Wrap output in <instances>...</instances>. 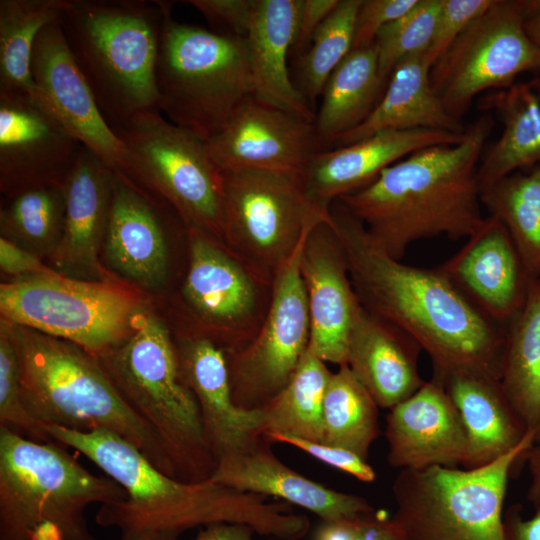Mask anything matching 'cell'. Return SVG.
<instances>
[{"label": "cell", "instance_id": "obj_1", "mask_svg": "<svg viewBox=\"0 0 540 540\" xmlns=\"http://www.w3.org/2000/svg\"><path fill=\"white\" fill-rule=\"evenodd\" d=\"M330 223L343 247L361 305L392 323L426 351L433 371L500 379L504 326L486 315L440 267L392 258L339 201Z\"/></svg>", "mask_w": 540, "mask_h": 540}, {"label": "cell", "instance_id": "obj_2", "mask_svg": "<svg viewBox=\"0 0 540 540\" xmlns=\"http://www.w3.org/2000/svg\"><path fill=\"white\" fill-rule=\"evenodd\" d=\"M49 437L84 455L124 488L123 500L101 505L95 521L114 527L120 540H177L184 532L219 523L241 524L256 534L301 540L310 521L290 504L243 492L212 478L185 482L159 470L136 446L107 430L80 432L43 426Z\"/></svg>", "mask_w": 540, "mask_h": 540}, {"label": "cell", "instance_id": "obj_3", "mask_svg": "<svg viewBox=\"0 0 540 540\" xmlns=\"http://www.w3.org/2000/svg\"><path fill=\"white\" fill-rule=\"evenodd\" d=\"M493 126V117L485 113L466 127L459 143L416 151L336 201L396 260L422 239H468L486 219L478 168Z\"/></svg>", "mask_w": 540, "mask_h": 540}, {"label": "cell", "instance_id": "obj_4", "mask_svg": "<svg viewBox=\"0 0 540 540\" xmlns=\"http://www.w3.org/2000/svg\"><path fill=\"white\" fill-rule=\"evenodd\" d=\"M1 325L16 351L23 403L40 425L111 431L176 478L158 437L127 405L96 356L4 320Z\"/></svg>", "mask_w": 540, "mask_h": 540}, {"label": "cell", "instance_id": "obj_5", "mask_svg": "<svg viewBox=\"0 0 540 540\" xmlns=\"http://www.w3.org/2000/svg\"><path fill=\"white\" fill-rule=\"evenodd\" d=\"M167 1L64 0L60 25L114 130L159 110L155 66Z\"/></svg>", "mask_w": 540, "mask_h": 540}, {"label": "cell", "instance_id": "obj_6", "mask_svg": "<svg viewBox=\"0 0 540 540\" xmlns=\"http://www.w3.org/2000/svg\"><path fill=\"white\" fill-rule=\"evenodd\" d=\"M64 447L0 426V540H95L88 507L127 497L116 481L89 472Z\"/></svg>", "mask_w": 540, "mask_h": 540}, {"label": "cell", "instance_id": "obj_7", "mask_svg": "<svg viewBox=\"0 0 540 540\" xmlns=\"http://www.w3.org/2000/svg\"><path fill=\"white\" fill-rule=\"evenodd\" d=\"M97 358L127 405L158 437L176 479L212 478L216 464L199 406L165 325L142 313L130 337Z\"/></svg>", "mask_w": 540, "mask_h": 540}, {"label": "cell", "instance_id": "obj_8", "mask_svg": "<svg viewBox=\"0 0 540 540\" xmlns=\"http://www.w3.org/2000/svg\"><path fill=\"white\" fill-rule=\"evenodd\" d=\"M159 110L172 123L208 141L253 97L243 37L183 24L166 9L155 66Z\"/></svg>", "mask_w": 540, "mask_h": 540}, {"label": "cell", "instance_id": "obj_9", "mask_svg": "<svg viewBox=\"0 0 540 540\" xmlns=\"http://www.w3.org/2000/svg\"><path fill=\"white\" fill-rule=\"evenodd\" d=\"M534 444L475 469H401L392 484L397 540H505L508 480Z\"/></svg>", "mask_w": 540, "mask_h": 540}, {"label": "cell", "instance_id": "obj_10", "mask_svg": "<svg viewBox=\"0 0 540 540\" xmlns=\"http://www.w3.org/2000/svg\"><path fill=\"white\" fill-rule=\"evenodd\" d=\"M1 320L71 342L96 357L123 344L140 317L129 293L54 270L0 286Z\"/></svg>", "mask_w": 540, "mask_h": 540}, {"label": "cell", "instance_id": "obj_11", "mask_svg": "<svg viewBox=\"0 0 540 540\" xmlns=\"http://www.w3.org/2000/svg\"><path fill=\"white\" fill-rule=\"evenodd\" d=\"M114 132L127 154V174L164 198L188 227L223 240V173L207 141L157 110Z\"/></svg>", "mask_w": 540, "mask_h": 540}, {"label": "cell", "instance_id": "obj_12", "mask_svg": "<svg viewBox=\"0 0 540 540\" xmlns=\"http://www.w3.org/2000/svg\"><path fill=\"white\" fill-rule=\"evenodd\" d=\"M223 240L250 265L273 279L317 223L299 172L224 170Z\"/></svg>", "mask_w": 540, "mask_h": 540}, {"label": "cell", "instance_id": "obj_13", "mask_svg": "<svg viewBox=\"0 0 540 540\" xmlns=\"http://www.w3.org/2000/svg\"><path fill=\"white\" fill-rule=\"evenodd\" d=\"M540 72V49L525 30L517 0H492L430 68V82L450 115L461 120L482 93Z\"/></svg>", "mask_w": 540, "mask_h": 540}, {"label": "cell", "instance_id": "obj_14", "mask_svg": "<svg viewBox=\"0 0 540 540\" xmlns=\"http://www.w3.org/2000/svg\"><path fill=\"white\" fill-rule=\"evenodd\" d=\"M188 269L183 297L203 324L206 338L225 354L246 346L266 316L273 279L250 265L218 238L189 227Z\"/></svg>", "mask_w": 540, "mask_h": 540}, {"label": "cell", "instance_id": "obj_15", "mask_svg": "<svg viewBox=\"0 0 540 540\" xmlns=\"http://www.w3.org/2000/svg\"><path fill=\"white\" fill-rule=\"evenodd\" d=\"M309 231L276 270L269 307L255 337L243 348L225 354L232 399L242 409H262L270 402L308 349L310 317L300 257Z\"/></svg>", "mask_w": 540, "mask_h": 540}, {"label": "cell", "instance_id": "obj_16", "mask_svg": "<svg viewBox=\"0 0 540 540\" xmlns=\"http://www.w3.org/2000/svg\"><path fill=\"white\" fill-rule=\"evenodd\" d=\"M83 147L35 98L0 94V183L7 197L63 185Z\"/></svg>", "mask_w": 540, "mask_h": 540}, {"label": "cell", "instance_id": "obj_17", "mask_svg": "<svg viewBox=\"0 0 540 540\" xmlns=\"http://www.w3.org/2000/svg\"><path fill=\"white\" fill-rule=\"evenodd\" d=\"M31 74L34 98L84 147L113 169L127 172L125 148L102 116L59 21L39 33L32 53Z\"/></svg>", "mask_w": 540, "mask_h": 540}, {"label": "cell", "instance_id": "obj_18", "mask_svg": "<svg viewBox=\"0 0 540 540\" xmlns=\"http://www.w3.org/2000/svg\"><path fill=\"white\" fill-rule=\"evenodd\" d=\"M464 135L433 129L385 130L314 153L299 172L311 216L329 221L330 208L340 197L371 184L408 155L434 145L457 144Z\"/></svg>", "mask_w": 540, "mask_h": 540}, {"label": "cell", "instance_id": "obj_19", "mask_svg": "<svg viewBox=\"0 0 540 540\" xmlns=\"http://www.w3.org/2000/svg\"><path fill=\"white\" fill-rule=\"evenodd\" d=\"M300 272L310 317L308 348L326 363L346 364L351 333L363 306L330 221L319 222L309 231L301 252Z\"/></svg>", "mask_w": 540, "mask_h": 540}, {"label": "cell", "instance_id": "obj_20", "mask_svg": "<svg viewBox=\"0 0 540 540\" xmlns=\"http://www.w3.org/2000/svg\"><path fill=\"white\" fill-rule=\"evenodd\" d=\"M222 171L300 172L322 147L313 122L250 97L207 141Z\"/></svg>", "mask_w": 540, "mask_h": 540}, {"label": "cell", "instance_id": "obj_21", "mask_svg": "<svg viewBox=\"0 0 540 540\" xmlns=\"http://www.w3.org/2000/svg\"><path fill=\"white\" fill-rule=\"evenodd\" d=\"M176 348L183 377L197 400L216 466L262 442L264 413L234 403L225 352L206 338L192 336L181 338Z\"/></svg>", "mask_w": 540, "mask_h": 540}, {"label": "cell", "instance_id": "obj_22", "mask_svg": "<svg viewBox=\"0 0 540 540\" xmlns=\"http://www.w3.org/2000/svg\"><path fill=\"white\" fill-rule=\"evenodd\" d=\"M389 465L401 469L458 468L467 452L460 414L442 379L433 374L386 417Z\"/></svg>", "mask_w": 540, "mask_h": 540}, {"label": "cell", "instance_id": "obj_23", "mask_svg": "<svg viewBox=\"0 0 540 540\" xmlns=\"http://www.w3.org/2000/svg\"><path fill=\"white\" fill-rule=\"evenodd\" d=\"M439 267L476 306L502 326L523 305L532 279L505 226L492 215Z\"/></svg>", "mask_w": 540, "mask_h": 540}, {"label": "cell", "instance_id": "obj_24", "mask_svg": "<svg viewBox=\"0 0 540 540\" xmlns=\"http://www.w3.org/2000/svg\"><path fill=\"white\" fill-rule=\"evenodd\" d=\"M165 228L158 203L129 174L116 170L104 238L110 264L142 286L160 285L168 270Z\"/></svg>", "mask_w": 540, "mask_h": 540}, {"label": "cell", "instance_id": "obj_25", "mask_svg": "<svg viewBox=\"0 0 540 540\" xmlns=\"http://www.w3.org/2000/svg\"><path fill=\"white\" fill-rule=\"evenodd\" d=\"M266 439L252 449L217 464L212 479L237 490L277 498L318 516L338 521L371 513L364 498L315 482L284 464Z\"/></svg>", "mask_w": 540, "mask_h": 540}, {"label": "cell", "instance_id": "obj_26", "mask_svg": "<svg viewBox=\"0 0 540 540\" xmlns=\"http://www.w3.org/2000/svg\"><path fill=\"white\" fill-rule=\"evenodd\" d=\"M116 169L83 147L64 183L65 219L62 236L51 255L60 270L100 274L99 244L104 242Z\"/></svg>", "mask_w": 540, "mask_h": 540}, {"label": "cell", "instance_id": "obj_27", "mask_svg": "<svg viewBox=\"0 0 540 540\" xmlns=\"http://www.w3.org/2000/svg\"><path fill=\"white\" fill-rule=\"evenodd\" d=\"M420 344L364 307L349 340L346 364L379 408L392 409L422 387Z\"/></svg>", "mask_w": 540, "mask_h": 540}, {"label": "cell", "instance_id": "obj_28", "mask_svg": "<svg viewBox=\"0 0 540 540\" xmlns=\"http://www.w3.org/2000/svg\"><path fill=\"white\" fill-rule=\"evenodd\" d=\"M467 435L464 469L486 466L534 439L507 399L500 381L471 373H439Z\"/></svg>", "mask_w": 540, "mask_h": 540}, {"label": "cell", "instance_id": "obj_29", "mask_svg": "<svg viewBox=\"0 0 540 540\" xmlns=\"http://www.w3.org/2000/svg\"><path fill=\"white\" fill-rule=\"evenodd\" d=\"M299 0H254L244 37L253 97L310 122L316 113L293 82L287 67Z\"/></svg>", "mask_w": 540, "mask_h": 540}, {"label": "cell", "instance_id": "obj_30", "mask_svg": "<svg viewBox=\"0 0 540 540\" xmlns=\"http://www.w3.org/2000/svg\"><path fill=\"white\" fill-rule=\"evenodd\" d=\"M478 107L502 124L499 138L480 160V191L511 173L540 170V72L485 93Z\"/></svg>", "mask_w": 540, "mask_h": 540}, {"label": "cell", "instance_id": "obj_31", "mask_svg": "<svg viewBox=\"0 0 540 540\" xmlns=\"http://www.w3.org/2000/svg\"><path fill=\"white\" fill-rule=\"evenodd\" d=\"M433 129L463 134L461 120L448 113L430 82L424 53L402 60L392 71L386 89L369 117L339 136L334 148L347 146L385 130Z\"/></svg>", "mask_w": 540, "mask_h": 540}, {"label": "cell", "instance_id": "obj_32", "mask_svg": "<svg viewBox=\"0 0 540 540\" xmlns=\"http://www.w3.org/2000/svg\"><path fill=\"white\" fill-rule=\"evenodd\" d=\"M500 384L535 444L540 443V277L504 325Z\"/></svg>", "mask_w": 540, "mask_h": 540}, {"label": "cell", "instance_id": "obj_33", "mask_svg": "<svg viewBox=\"0 0 540 540\" xmlns=\"http://www.w3.org/2000/svg\"><path fill=\"white\" fill-rule=\"evenodd\" d=\"M388 81L379 72L374 45L351 50L329 76L314 126L322 150L362 124L381 100Z\"/></svg>", "mask_w": 540, "mask_h": 540}, {"label": "cell", "instance_id": "obj_34", "mask_svg": "<svg viewBox=\"0 0 540 540\" xmlns=\"http://www.w3.org/2000/svg\"><path fill=\"white\" fill-rule=\"evenodd\" d=\"M64 0L0 1V94L34 98L33 48L39 33L58 22Z\"/></svg>", "mask_w": 540, "mask_h": 540}, {"label": "cell", "instance_id": "obj_35", "mask_svg": "<svg viewBox=\"0 0 540 540\" xmlns=\"http://www.w3.org/2000/svg\"><path fill=\"white\" fill-rule=\"evenodd\" d=\"M378 405L347 364L332 372L326 387L322 442L367 460L379 435Z\"/></svg>", "mask_w": 540, "mask_h": 540}, {"label": "cell", "instance_id": "obj_36", "mask_svg": "<svg viewBox=\"0 0 540 540\" xmlns=\"http://www.w3.org/2000/svg\"><path fill=\"white\" fill-rule=\"evenodd\" d=\"M326 364L307 349L286 385L262 408L265 433L322 441L323 401L332 373Z\"/></svg>", "mask_w": 540, "mask_h": 540}, {"label": "cell", "instance_id": "obj_37", "mask_svg": "<svg viewBox=\"0 0 540 540\" xmlns=\"http://www.w3.org/2000/svg\"><path fill=\"white\" fill-rule=\"evenodd\" d=\"M509 233L530 278L540 277V170L511 173L481 192Z\"/></svg>", "mask_w": 540, "mask_h": 540}, {"label": "cell", "instance_id": "obj_38", "mask_svg": "<svg viewBox=\"0 0 540 540\" xmlns=\"http://www.w3.org/2000/svg\"><path fill=\"white\" fill-rule=\"evenodd\" d=\"M2 207V236L37 255H52L65 219L63 185L33 187L9 196Z\"/></svg>", "mask_w": 540, "mask_h": 540}, {"label": "cell", "instance_id": "obj_39", "mask_svg": "<svg viewBox=\"0 0 540 540\" xmlns=\"http://www.w3.org/2000/svg\"><path fill=\"white\" fill-rule=\"evenodd\" d=\"M362 0H339L297 59L296 87L314 111L316 100L337 66L352 50L355 20Z\"/></svg>", "mask_w": 540, "mask_h": 540}, {"label": "cell", "instance_id": "obj_40", "mask_svg": "<svg viewBox=\"0 0 540 540\" xmlns=\"http://www.w3.org/2000/svg\"><path fill=\"white\" fill-rule=\"evenodd\" d=\"M441 6L442 0H418L408 12L378 32L373 45L384 80L388 81L402 60L426 52Z\"/></svg>", "mask_w": 540, "mask_h": 540}, {"label": "cell", "instance_id": "obj_41", "mask_svg": "<svg viewBox=\"0 0 540 540\" xmlns=\"http://www.w3.org/2000/svg\"><path fill=\"white\" fill-rule=\"evenodd\" d=\"M0 426L39 442L53 441L27 411L21 395L19 365L6 329L0 327Z\"/></svg>", "mask_w": 540, "mask_h": 540}, {"label": "cell", "instance_id": "obj_42", "mask_svg": "<svg viewBox=\"0 0 540 540\" xmlns=\"http://www.w3.org/2000/svg\"><path fill=\"white\" fill-rule=\"evenodd\" d=\"M491 2L492 0H442L430 45L424 53L430 68Z\"/></svg>", "mask_w": 540, "mask_h": 540}, {"label": "cell", "instance_id": "obj_43", "mask_svg": "<svg viewBox=\"0 0 540 540\" xmlns=\"http://www.w3.org/2000/svg\"><path fill=\"white\" fill-rule=\"evenodd\" d=\"M264 437L271 444L283 443L300 449L315 459L345 472L359 481L371 483L376 479V473L367 460L345 448L329 445L322 441H311L275 432H266Z\"/></svg>", "mask_w": 540, "mask_h": 540}, {"label": "cell", "instance_id": "obj_44", "mask_svg": "<svg viewBox=\"0 0 540 540\" xmlns=\"http://www.w3.org/2000/svg\"><path fill=\"white\" fill-rule=\"evenodd\" d=\"M312 540H397V531L392 515L375 509L356 518L322 521Z\"/></svg>", "mask_w": 540, "mask_h": 540}, {"label": "cell", "instance_id": "obj_45", "mask_svg": "<svg viewBox=\"0 0 540 540\" xmlns=\"http://www.w3.org/2000/svg\"><path fill=\"white\" fill-rule=\"evenodd\" d=\"M418 0H362L358 9L352 50L373 45L378 32L416 5Z\"/></svg>", "mask_w": 540, "mask_h": 540}, {"label": "cell", "instance_id": "obj_46", "mask_svg": "<svg viewBox=\"0 0 540 540\" xmlns=\"http://www.w3.org/2000/svg\"><path fill=\"white\" fill-rule=\"evenodd\" d=\"M188 5L197 9L215 33L245 37L252 15L254 0H189Z\"/></svg>", "mask_w": 540, "mask_h": 540}, {"label": "cell", "instance_id": "obj_47", "mask_svg": "<svg viewBox=\"0 0 540 540\" xmlns=\"http://www.w3.org/2000/svg\"><path fill=\"white\" fill-rule=\"evenodd\" d=\"M339 0H299L295 35L290 55L301 56L312 38Z\"/></svg>", "mask_w": 540, "mask_h": 540}, {"label": "cell", "instance_id": "obj_48", "mask_svg": "<svg viewBox=\"0 0 540 540\" xmlns=\"http://www.w3.org/2000/svg\"><path fill=\"white\" fill-rule=\"evenodd\" d=\"M0 268L14 279L52 271L37 255L3 236L0 238Z\"/></svg>", "mask_w": 540, "mask_h": 540}, {"label": "cell", "instance_id": "obj_49", "mask_svg": "<svg viewBox=\"0 0 540 540\" xmlns=\"http://www.w3.org/2000/svg\"><path fill=\"white\" fill-rule=\"evenodd\" d=\"M533 517L524 519L521 506L514 505L503 515V533L505 540H540V498L533 503Z\"/></svg>", "mask_w": 540, "mask_h": 540}, {"label": "cell", "instance_id": "obj_50", "mask_svg": "<svg viewBox=\"0 0 540 540\" xmlns=\"http://www.w3.org/2000/svg\"><path fill=\"white\" fill-rule=\"evenodd\" d=\"M254 534L246 525L219 523L203 527L193 540H255Z\"/></svg>", "mask_w": 540, "mask_h": 540}, {"label": "cell", "instance_id": "obj_51", "mask_svg": "<svg viewBox=\"0 0 540 540\" xmlns=\"http://www.w3.org/2000/svg\"><path fill=\"white\" fill-rule=\"evenodd\" d=\"M525 461L531 476L527 499L533 504L540 498V443L534 444L528 450Z\"/></svg>", "mask_w": 540, "mask_h": 540}, {"label": "cell", "instance_id": "obj_52", "mask_svg": "<svg viewBox=\"0 0 540 540\" xmlns=\"http://www.w3.org/2000/svg\"><path fill=\"white\" fill-rule=\"evenodd\" d=\"M525 21L540 18V0H517Z\"/></svg>", "mask_w": 540, "mask_h": 540}, {"label": "cell", "instance_id": "obj_53", "mask_svg": "<svg viewBox=\"0 0 540 540\" xmlns=\"http://www.w3.org/2000/svg\"><path fill=\"white\" fill-rule=\"evenodd\" d=\"M525 30L533 43L540 49V18L525 21Z\"/></svg>", "mask_w": 540, "mask_h": 540}, {"label": "cell", "instance_id": "obj_54", "mask_svg": "<svg viewBox=\"0 0 540 540\" xmlns=\"http://www.w3.org/2000/svg\"><path fill=\"white\" fill-rule=\"evenodd\" d=\"M139 540H153L151 538H142V539H139Z\"/></svg>", "mask_w": 540, "mask_h": 540}]
</instances>
